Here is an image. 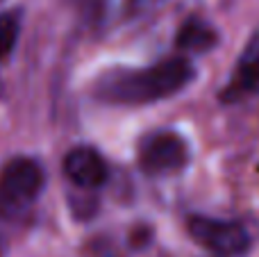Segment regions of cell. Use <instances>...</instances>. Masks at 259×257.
I'll use <instances>...</instances> for the list:
<instances>
[{
	"label": "cell",
	"mask_w": 259,
	"mask_h": 257,
	"mask_svg": "<svg viewBox=\"0 0 259 257\" xmlns=\"http://www.w3.org/2000/svg\"><path fill=\"white\" fill-rule=\"evenodd\" d=\"M64 173L68 180L84 189H96L107 180V166L105 159L94 148H75L64 159Z\"/></svg>",
	"instance_id": "5b68a950"
},
{
	"label": "cell",
	"mask_w": 259,
	"mask_h": 257,
	"mask_svg": "<svg viewBox=\"0 0 259 257\" xmlns=\"http://www.w3.org/2000/svg\"><path fill=\"white\" fill-rule=\"evenodd\" d=\"M187 226L198 244L219 255H239L250 246V237H248L246 228L239 226V223L216 221V219L207 217H191Z\"/></svg>",
	"instance_id": "3957f363"
},
{
	"label": "cell",
	"mask_w": 259,
	"mask_h": 257,
	"mask_svg": "<svg viewBox=\"0 0 259 257\" xmlns=\"http://www.w3.org/2000/svg\"><path fill=\"white\" fill-rule=\"evenodd\" d=\"M219 41L216 30L211 25H207L200 18H191L180 27L178 36H175V46L184 53H207L211 50Z\"/></svg>",
	"instance_id": "52a82bcc"
},
{
	"label": "cell",
	"mask_w": 259,
	"mask_h": 257,
	"mask_svg": "<svg viewBox=\"0 0 259 257\" xmlns=\"http://www.w3.org/2000/svg\"><path fill=\"white\" fill-rule=\"evenodd\" d=\"M230 94H259V32L248 41L237 66V75L230 87Z\"/></svg>",
	"instance_id": "8992f818"
},
{
	"label": "cell",
	"mask_w": 259,
	"mask_h": 257,
	"mask_svg": "<svg viewBox=\"0 0 259 257\" xmlns=\"http://www.w3.org/2000/svg\"><path fill=\"white\" fill-rule=\"evenodd\" d=\"M18 32H21V14L18 12L0 14V59L12 53V48L16 46Z\"/></svg>",
	"instance_id": "ba28073f"
},
{
	"label": "cell",
	"mask_w": 259,
	"mask_h": 257,
	"mask_svg": "<svg viewBox=\"0 0 259 257\" xmlns=\"http://www.w3.org/2000/svg\"><path fill=\"white\" fill-rule=\"evenodd\" d=\"M193 80V66L187 57H170L141 71L105 73L96 84V96L107 103L139 105L178 94Z\"/></svg>",
	"instance_id": "6da1fadb"
},
{
	"label": "cell",
	"mask_w": 259,
	"mask_h": 257,
	"mask_svg": "<svg viewBox=\"0 0 259 257\" xmlns=\"http://www.w3.org/2000/svg\"><path fill=\"white\" fill-rule=\"evenodd\" d=\"M44 189V171L30 157H14L0 171V214H18L30 207Z\"/></svg>",
	"instance_id": "7a4b0ae2"
},
{
	"label": "cell",
	"mask_w": 259,
	"mask_h": 257,
	"mask_svg": "<svg viewBox=\"0 0 259 257\" xmlns=\"http://www.w3.org/2000/svg\"><path fill=\"white\" fill-rule=\"evenodd\" d=\"M141 168L148 173H168L187 162V144L175 132H155L146 137L139 150Z\"/></svg>",
	"instance_id": "277c9868"
}]
</instances>
